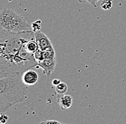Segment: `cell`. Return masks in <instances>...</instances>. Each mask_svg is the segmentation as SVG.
<instances>
[{"instance_id": "1", "label": "cell", "mask_w": 126, "mask_h": 124, "mask_svg": "<svg viewBox=\"0 0 126 124\" xmlns=\"http://www.w3.org/2000/svg\"><path fill=\"white\" fill-rule=\"evenodd\" d=\"M35 38L34 32H20L0 29V77L22 74L24 71L37 67L34 54L27 50V44Z\"/></svg>"}, {"instance_id": "2", "label": "cell", "mask_w": 126, "mask_h": 124, "mask_svg": "<svg viewBox=\"0 0 126 124\" xmlns=\"http://www.w3.org/2000/svg\"><path fill=\"white\" fill-rule=\"evenodd\" d=\"M27 88L22 81V74L0 78V111L6 113L16 103L26 98Z\"/></svg>"}, {"instance_id": "3", "label": "cell", "mask_w": 126, "mask_h": 124, "mask_svg": "<svg viewBox=\"0 0 126 124\" xmlns=\"http://www.w3.org/2000/svg\"><path fill=\"white\" fill-rule=\"evenodd\" d=\"M30 25L23 16L9 8H2L0 12V29L20 32L31 30Z\"/></svg>"}, {"instance_id": "4", "label": "cell", "mask_w": 126, "mask_h": 124, "mask_svg": "<svg viewBox=\"0 0 126 124\" xmlns=\"http://www.w3.org/2000/svg\"><path fill=\"white\" fill-rule=\"evenodd\" d=\"M56 57H49V58H45L44 60L38 62V66L41 68L43 72L47 75L49 76L55 70L56 68Z\"/></svg>"}, {"instance_id": "5", "label": "cell", "mask_w": 126, "mask_h": 124, "mask_svg": "<svg viewBox=\"0 0 126 124\" xmlns=\"http://www.w3.org/2000/svg\"><path fill=\"white\" fill-rule=\"evenodd\" d=\"M34 36H35V40L39 45V49H41L42 50H45L47 49L53 47L50 39H49L47 35L42 32H35Z\"/></svg>"}, {"instance_id": "6", "label": "cell", "mask_w": 126, "mask_h": 124, "mask_svg": "<svg viewBox=\"0 0 126 124\" xmlns=\"http://www.w3.org/2000/svg\"><path fill=\"white\" fill-rule=\"evenodd\" d=\"M22 79L24 83L27 86H32L37 83L39 75L36 71L30 69L24 71L22 74Z\"/></svg>"}, {"instance_id": "7", "label": "cell", "mask_w": 126, "mask_h": 124, "mask_svg": "<svg viewBox=\"0 0 126 124\" xmlns=\"http://www.w3.org/2000/svg\"><path fill=\"white\" fill-rule=\"evenodd\" d=\"M57 101L63 110L69 109L72 105V98L70 95H58Z\"/></svg>"}, {"instance_id": "8", "label": "cell", "mask_w": 126, "mask_h": 124, "mask_svg": "<svg viewBox=\"0 0 126 124\" xmlns=\"http://www.w3.org/2000/svg\"><path fill=\"white\" fill-rule=\"evenodd\" d=\"M68 90V86L65 83L61 82L58 85L55 87V92L58 95H64Z\"/></svg>"}, {"instance_id": "9", "label": "cell", "mask_w": 126, "mask_h": 124, "mask_svg": "<svg viewBox=\"0 0 126 124\" xmlns=\"http://www.w3.org/2000/svg\"><path fill=\"white\" fill-rule=\"evenodd\" d=\"M34 59L36 60V61L37 62V63L42 60H45V56H44V53H43V50H42L41 49H38L37 50V52L34 54Z\"/></svg>"}, {"instance_id": "10", "label": "cell", "mask_w": 126, "mask_h": 124, "mask_svg": "<svg viewBox=\"0 0 126 124\" xmlns=\"http://www.w3.org/2000/svg\"><path fill=\"white\" fill-rule=\"evenodd\" d=\"M100 6L104 10H109L112 7V0H102Z\"/></svg>"}, {"instance_id": "11", "label": "cell", "mask_w": 126, "mask_h": 124, "mask_svg": "<svg viewBox=\"0 0 126 124\" xmlns=\"http://www.w3.org/2000/svg\"><path fill=\"white\" fill-rule=\"evenodd\" d=\"M32 31L33 32H37L40 31L41 29V20H37L35 22H34L32 24Z\"/></svg>"}, {"instance_id": "12", "label": "cell", "mask_w": 126, "mask_h": 124, "mask_svg": "<svg viewBox=\"0 0 126 124\" xmlns=\"http://www.w3.org/2000/svg\"><path fill=\"white\" fill-rule=\"evenodd\" d=\"M39 124H67L61 123L58 121H55V120H45L41 121Z\"/></svg>"}, {"instance_id": "13", "label": "cell", "mask_w": 126, "mask_h": 124, "mask_svg": "<svg viewBox=\"0 0 126 124\" xmlns=\"http://www.w3.org/2000/svg\"><path fill=\"white\" fill-rule=\"evenodd\" d=\"M8 120H9V117L5 114V113H1V116H0V124H7Z\"/></svg>"}, {"instance_id": "14", "label": "cell", "mask_w": 126, "mask_h": 124, "mask_svg": "<svg viewBox=\"0 0 126 124\" xmlns=\"http://www.w3.org/2000/svg\"><path fill=\"white\" fill-rule=\"evenodd\" d=\"M100 0H78L79 2L80 3H84V2H89L90 4H91L93 7H96V3L97 1H99Z\"/></svg>"}, {"instance_id": "15", "label": "cell", "mask_w": 126, "mask_h": 124, "mask_svg": "<svg viewBox=\"0 0 126 124\" xmlns=\"http://www.w3.org/2000/svg\"><path fill=\"white\" fill-rule=\"evenodd\" d=\"M60 83H61V80L60 79H54L52 80V85H54V86L56 87L57 85H59Z\"/></svg>"}, {"instance_id": "16", "label": "cell", "mask_w": 126, "mask_h": 124, "mask_svg": "<svg viewBox=\"0 0 126 124\" xmlns=\"http://www.w3.org/2000/svg\"><path fill=\"white\" fill-rule=\"evenodd\" d=\"M9 1H12V0H9Z\"/></svg>"}, {"instance_id": "17", "label": "cell", "mask_w": 126, "mask_h": 124, "mask_svg": "<svg viewBox=\"0 0 126 124\" xmlns=\"http://www.w3.org/2000/svg\"></svg>"}]
</instances>
